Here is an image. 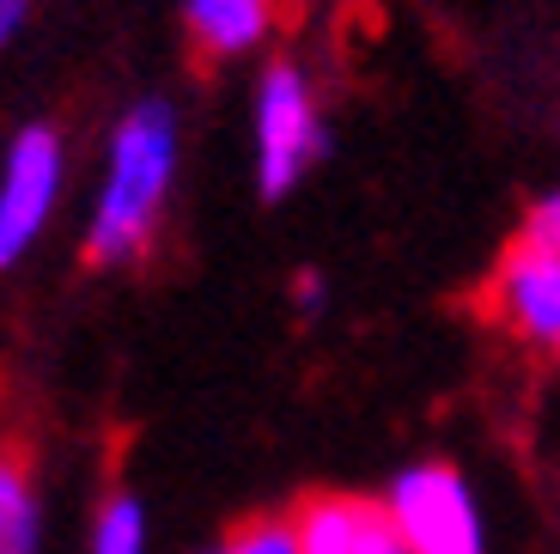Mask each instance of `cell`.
<instances>
[{"label":"cell","mask_w":560,"mask_h":554,"mask_svg":"<svg viewBox=\"0 0 560 554\" xmlns=\"http://www.w3.org/2000/svg\"><path fill=\"white\" fill-rule=\"evenodd\" d=\"M171 159H177V135H171L165 104L153 97V104L128 111V123L116 128V147H110V183H104L98 220H92V238H85L92 263H128L147 244L159 201L171 189Z\"/></svg>","instance_id":"1"},{"label":"cell","mask_w":560,"mask_h":554,"mask_svg":"<svg viewBox=\"0 0 560 554\" xmlns=\"http://www.w3.org/2000/svg\"><path fill=\"white\" fill-rule=\"evenodd\" d=\"M481 318L530 354H560V250L512 238L481 287Z\"/></svg>","instance_id":"2"},{"label":"cell","mask_w":560,"mask_h":554,"mask_svg":"<svg viewBox=\"0 0 560 554\" xmlns=\"http://www.w3.org/2000/svg\"><path fill=\"white\" fill-rule=\"evenodd\" d=\"M323 123L311 104V85L293 61H275L262 73V97H256V171H262V195H287L323 153Z\"/></svg>","instance_id":"3"},{"label":"cell","mask_w":560,"mask_h":554,"mask_svg":"<svg viewBox=\"0 0 560 554\" xmlns=\"http://www.w3.org/2000/svg\"><path fill=\"white\" fill-rule=\"evenodd\" d=\"M390 512L402 524L408 554H481L476 499L451 463H415L396 475Z\"/></svg>","instance_id":"4"},{"label":"cell","mask_w":560,"mask_h":554,"mask_svg":"<svg viewBox=\"0 0 560 554\" xmlns=\"http://www.w3.org/2000/svg\"><path fill=\"white\" fill-rule=\"evenodd\" d=\"M61 189V140L56 128H25L0 171V268H13L31 250L37 226L49 220Z\"/></svg>","instance_id":"5"},{"label":"cell","mask_w":560,"mask_h":554,"mask_svg":"<svg viewBox=\"0 0 560 554\" xmlns=\"http://www.w3.org/2000/svg\"><path fill=\"white\" fill-rule=\"evenodd\" d=\"M293 542L299 554H408L390 499L336 494V487H317V494L299 499Z\"/></svg>","instance_id":"6"},{"label":"cell","mask_w":560,"mask_h":554,"mask_svg":"<svg viewBox=\"0 0 560 554\" xmlns=\"http://www.w3.org/2000/svg\"><path fill=\"white\" fill-rule=\"evenodd\" d=\"M189 31L208 61L244 56L268 31V0H189Z\"/></svg>","instance_id":"7"},{"label":"cell","mask_w":560,"mask_h":554,"mask_svg":"<svg viewBox=\"0 0 560 554\" xmlns=\"http://www.w3.org/2000/svg\"><path fill=\"white\" fill-rule=\"evenodd\" d=\"M0 554H37V487L25 458H0Z\"/></svg>","instance_id":"8"},{"label":"cell","mask_w":560,"mask_h":554,"mask_svg":"<svg viewBox=\"0 0 560 554\" xmlns=\"http://www.w3.org/2000/svg\"><path fill=\"white\" fill-rule=\"evenodd\" d=\"M147 549V512L140 499L116 494L110 506L98 512V530H92V554H140Z\"/></svg>","instance_id":"9"},{"label":"cell","mask_w":560,"mask_h":554,"mask_svg":"<svg viewBox=\"0 0 560 554\" xmlns=\"http://www.w3.org/2000/svg\"><path fill=\"white\" fill-rule=\"evenodd\" d=\"M213 554H299V542H293V524H275V518H262V524L232 530V536H225Z\"/></svg>","instance_id":"10"},{"label":"cell","mask_w":560,"mask_h":554,"mask_svg":"<svg viewBox=\"0 0 560 554\" xmlns=\"http://www.w3.org/2000/svg\"><path fill=\"white\" fill-rule=\"evenodd\" d=\"M524 238H536V244L560 250V189L542 195V201L530 208V220H524Z\"/></svg>","instance_id":"11"},{"label":"cell","mask_w":560,"mask_h":554,"mask_svg":"<svg viewBox=\"0 0 560 554\" xmlns=\"http://www.w3.org/2000/svg\"><path fill=\"white\" fill-rule=\"evenodd\" d=\"M19 19H25V0H0V43L19 31Z\"/></svg>","instance_id":"12"}]
</instances>
